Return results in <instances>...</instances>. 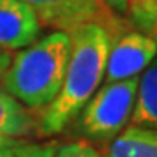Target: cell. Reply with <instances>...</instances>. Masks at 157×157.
Returning a JSON list of instances; mask_svg holds the SVG:
<instances>
[{
  "instance_id": "cell-5",
  "label": "cell",
  "mask_w": 157,
  "mask_h": 157,
  "mask_svg": "<svg viewBox=\"0 0 157 157\" xmlns=\"http://www.w3.org/2000/svg\"><path fill=\"white\" fill-rule=\"evenodd\" d=\"M157 56V42L135 28H122L110 39L105 82L140 77Z\"/></svg>"
},
{
  "instance_id": "cell-7",
  "label": "cell",
  "mask_w": 157,
  "mask_h": 157,
  "mask_svg": "<svg viewBox=\"0 0 157 157\" xmlns=\"http://www.w3.org/2000/svg\"><path fill=\"white\" fill-rule=\"evenodd\" d=\"M0 136L28 140L40 136L39 115L25 107L0 86Z\"/></svg>"
},
{
  "instance_id": "cell-13",
  "label": "cell",
  "mask_w": 157,
  "mask_h": 157,
  "mask_svg": "<svg viewBox=\"0 0 157 157\" xmlns=\"http://www.w3.org/2000/svg\"><path fill=\"white\" fill-rule=\"evenodd\" d=\"M28 140H19L14 143H7V145H0V157H16L17 152L21 150V147Z\"/></svg>"
},
{
  "instance_id": "cell-14",
  "label": "cell",
  "mask_w": 157,
  "mask_h": 157,
  "mask_svg": "<svg viewBox=\"0 0 157 157\" xmlns=\"http://www.w3.org/2000/svg\"><path fill=\"white\" fill-rule=\"evenodd\" d=\"M105 7H108L112 12L117 14H126V7H128L129 0H100Z\"/></svg>"
},
{
  "instance_id": "cell-2",
  "label": "cell",
  "mask_w": 157,
  "mask_h": 157,
  "mask_svg": "<svg viewBox=\"0 0 157 157\" xmlns=\"http://www.w3.org/2000/svg\"><path fill=\"white\" fill-rule=\"evenodd\" d=\"M70 56L68 32L52 30L12 54L0 86L19 103L40 115L61 89Z\"/></svg>"
},
{
  "instance_id": "cell-16",
  "label": "cell",
  "mask_w": 157,
  "mask_h": 157,
  "mask_svg": "<svg viewBox=\"0 0 157 157\" xmlns=\"http://www.w3.org/2000/svg\"><path fill=\"white\" fill-rule=\"evenodd\" d=\"M14 141H19L16 138H6V136H0V145H7V143H14Z\"/></svg>"
},
{
  "instance_id": "cell-3",
  "label": "cell",
  "mask_w": 157,
  "mask_h": 157,
  "mask_svg": "<svg viewBox=\"0 0 157 157\" xmlns=\"http://www.w3.org/2000/svg\"><path fill=\"white\" fill-rule=\"evenodd\" d=\"M140 77L119 82H105L103 87L91 96V100L73 119L75 131L89 143L108 145L117 135L128 128L135 108Z\"/></svg>"
},
{
  "instance_id": "cell-10",
  "label": "cell",
  "mask_w": 157,
  "mask_h": 157,
  "mask_svg": "<svg viewBox=\"0 0 157 157\" xmlns=\"http://www.w3.org/2000/svg\"><path fill=\"white\" fill-rule=\"evenodd\" d=\"M126 16L133 28L157 42V0H129Z\"/></svg>"
},
{
  "instance_id": "cell-6",
  "label": "cell",
  "mask_w": 157,
  "mask_h": 157,
  "mask_svg": "<svg viewBox=\"0 0 157 157\" xmlns=\"http://www.w3.org/2000/svg\"><path fill=\"white\" fill-rule=\"evenodd\" d=\"M39 17L21 0H0V49L19 51L40 37Z\"/></svg>"
},
{
  "instance_id": "cell-8",
  "label": "cell",
  "mask_w": 157,
  "mask_h": 157,
  "mask_svg": "<svg viewBox=\"0 0 157 157\" xmlns=\"http://www.w3.org/2000/svg\"><path fill=\"white\" fill-rule=\"evenodd\" d=\"M103 157H157V129L128 126L105 150Z\"/></svg>"
},
{
  "instance_id": "cell-15",
  "label": "cell",
  "mask_w": 157,
  "mask_h": 157,
  "mask_svg": "<svg viewBox=\"0 0 157 157\" xmlns=\"http://www.w3.org/2000/svg\"><path fill=\"white\" fill-rule=\"evenodd\" d=\"M11 59H12V52L0 49V75H2V73L7 70L9 63H11Z\"/></svg>"
},
{
  "instance_id": "cell-4",
  "label": "cell",
  "mask_w": 157,
  "mask_h": 157,
  "mask_svg": "<svg viewBox=\"0 0 157 157\" xmlns=\"http://www.w3.org/2000/svg\"><path fill=\"white\" fill-rule=\"evenodd\" d=\"M39 17L42 26L52 30L72 32L78 25L98 23L105 26L112 39L113 35L126 28L119 17L105 7L100 0H21Z\"/></svg>"
},
{
  "instance_id": "cell-9",
  "label": "cell",
  "mask_w": 157,
  "mask_h": 157,
  "mask_svg": "<svg viewBox=\"0 0 157 157\" xmlns=\"http://www.w3.org/2000/svg\"><path fill=\"white\" fill-rule=\"evenodd\" d=\"M131 126L157 129V56L143 70L138 80Z\"/></svg>"
},
{
  "instance_id": "cell-11",
  "label": "cell",
  "mask_w": 157,
  "mask_h": 157,
  "mask_svg": "<svg viewBox=\"0 0 157 157\" xmlns=\"http://www.w3.org/2000/svg\"><path fill=\"white\" fill-rule=\"evenodd\" d=\"M52 157H103V154L89 141L75 140L58 145Z\"/></svg>"
},
{
  "instance_id": "cell-1",
  "label": "cell",
  "mask_w": 157,
  "mask_h": 157,
  "mask_svg": "<svg viewBox=\"0 0 157 157\" xmlns=\"http://www.w3.org/2000/svg\"><path fill=\"white\" fill-rule=\"evenodd\" d=\"M70 56L63 84L51 105L40 112V136L61 133L91 100L105 77L110 35L98 23H84L68 32Z\"/></svg>"
},
{
  "instance_id": "cell-12",
  "label": "cell",
  "mask_w": 157,
  "mask_h": 157,
  "mask_svg": "<svg viewBox=\"0 0 157 157\" xmlns=\"http://www.w3.org/2000/svg\"><path fill=\"white\" fill-rule=\"evenodd\" d=\"M58 143L47 141V143H30L26 141L17 152L16 157H52L56 150Z\"/></svg>"
}]
</instances>
